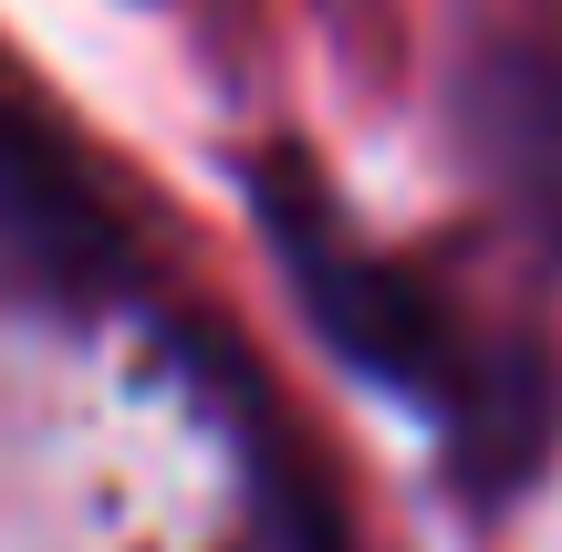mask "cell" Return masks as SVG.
Wrapping results in <instances>:
<instances>
[{"label": "cell", "instance_id": "cell-1", "mask_svg": "<svg viewBox=\"0 0 562 552\" xmlns=\"http://www.w3.org/2000/svg\"><path fill=\"white\" fill-rule=\"evenodd\" d=\"M261 199H271L281 261H292V282H302V313H313V324L334 334L364 375H385V386H417V396H438V407H459L469 375H480V354L448 334V313L427 303V282H406L396 261H375V250L334 219V199H323V188H302V178H281V167H271Z\"/></svg>", "mask_w": 562, "mask_h": 552}, {"label": "cell", "instance_id": "cell-2", "mask_svg": "<svg viewBox=\"0 0 562 552\" xmlns=\"http://www.w3.org/2000/svg\"><path fill=\"white\" fill-rule=\"evenodd\" d=\"M0 282L42 292L63 313H94L125 292V229L104 209V188L11 94H0Z\"/></svg>", "mask_w": 562, "mask_h": 552}, {"label": "cell", "instance_id": "cell-3", "mask_svg": "<svg viewBox=\"0 0 562 552\" xmlns=\"http://www.w3.org/2000/svg\"><path fill=\"white\" fill-rule=\"evenodd\" d=\"M459 136L562 261V42H480L459 74Z\"/></svg>", "mask_w": 562, "mask_h": 552}]
</instances>
